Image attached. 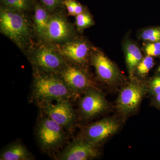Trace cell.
I'll use <instances>...</instances> for the list:
<instances>
[{
    "instance_id": "2",
    "label": "cell",
    "mask_w": 160,
    "mask_h": 160,
    "mask_svg": "<svg viewBox=\"0 0 160 160\" xmlns=\"http://www.w3.org/2000/svg\"><path fill=\"white\" fill-rule=\"evenodd\" d=\"M0 31L22 50L29 49L31 46V24L24 12L1 7Z\"/></svg>"
},
{
    "instance_id": "28",
    "label": "cell",
    "mask_w": 160,
    "mask_h": 160,
    "mask_svg": "<svg viewBox=\"0 0 160 160\" xmlns=\"http://www.w3.org/2000/svg\"><path fill=\"white\" fill-rule=\"evenodd\" d=\"M158 70H159V71L160 72V67H159V68Z\"/></svg>"
},
{
    "instance_id": "14",
    "label": "cell",
    "mask_w": 160,
    "mask_h": 160,
    "mask_svg": "<svg viewBox=\"0 0 160 160\" xmlns=\"http://www.w3.org/2000/svg\"><path fill=\"white\" fill-rule=\"evenodd\" d=\"M33 155L22 143L16 142L4 148L1 152V160H31Z\"/></svg>"
},
{
    "instance_id": "19",
    "label": "cell",
    "mask_w": 160,
    "mask_h": 160,
    "mask_svg": "<svg viewBox=\"0 0 160 160\" xmlns=\"http://www.w3.org/2000/svg\"><path fill=\"white\" fill-rule=\"evenodd\" d=\"M154 66L153 60L152 57L147 56L144 58L139 63L136 69L140 76H145Z\"/></svg>"
},
{
    "instance_id": "25",
    "label": "cell",
    "mask_w": 160,
    "mask_h": 160,
    "mask_svg": "<svg viewBox=\"0 0 160 160\" xmlns=\"http://www.w3.org/2000/svg\"><path fill=\"white\" fill-rule=\"evenodd\" d=\"M148 49H158L160 50V42H156L153 43L148 44L146 46V50Z\"/></svg>"
},
{
    "instance_id": "21",
    "label": "cell",
    "mask_w": 160,
    "mask_h": 160,
    "mask_svg": "<svg viewBox=\"0 0 160 160\" xmlns=\"http://www.w3.org/2000/svg\"><path fill=\"white\" fill-rule=\"evenodd\" d=\"M142 38L146 41L158 42L160 40V29L156 28L147 29L143 32Z\"/></svg>"
},
{
    "instance_id": "8",
    "label": "cell",
    "mask_w": 160,
    "mask_h": 160,
    "mask_svg": "<svg viewBox=\"0 0 160 160\" xmlns=\"http://www.w3.org/2000/svg\"><path fill=\"white\" fill-rule=\"evenodd\" d=\"M54 46L67 62L83 68H85L90 59L92 51L86 40L75 38L67 42Z\"/></svg>"
},
{
    "instance_id": "17",
    "label": "cell",
    "mask_w": 160,
    "mask_h": 160,
    "mask_svg": "<svg viewBox=\"0 0 160 160\" xmlns=\"http://www.w3.org/2000/svg\"><path fill=\"white\" fill-rule=\"evenodd\" d=\"M2 6L3 8L25 12L31 9L34 6V0H2Z\"/></svg>"
},
{
    "instance_id": "1",
    "label": "cell",
    "mask_w": 160,
    "mask_h": 160,
    "mask_svg": "<svg viewBox=\"0 0 160 160\" xmlns=\"http://www.w3.org/2000/svg\"><path fill=\"white\" fill-rule=\"evenodd\" d=\"M31 98L38 103L46 101H71L78 97L58 75L33 70Z\"/></svg>"
},
{
    "instance_id": "26",
    "label": "cell",
    "mask_w": 160,
    "mask_h": 160,
    "mask_svg": "<svg viewBox=\"0 0 160 160\" xmlns=\"http://www.w3.org/2000/svg\"><path fill=\"white\" fill-rule=\"evenodd\" d=\"M146 53L149 56H158L160 55V50L158 49H148L146 50Z\"/></svg>"
},
{
    "instance_id": "5",
    "label": "cell",
    "mask_w": 160,
    "mask_h": 160,
    "mask_svg": "<svg viewBox=\"0 0 160 160\" xmlns=\"http://www.w3.org/2000/svg\"><path fill=\"white\" fill-rule=\"evenodd\" d=\"M69 100L53 102H41L37 103L42 114L59 124L66 131L73 129L76 121V115Z\"/></svg>"
},
{
    "instance_id": "16",
    "label": "cell",
    "mask_w": 160,
    "mask_h": 160,
    "mask_svg": "<svg viewBox=\"0 0 160 160\" xmlns=\"http://www.w3.org/2000/svg\"><path fill=\"white\" fill-rule=\"evenodd\" d=\"M126 60L129 72L136 69L142 60V53L138 47L132 43H129L126 47Z\"/></svg>"
},
{
    "instance_id": "7",
    "label": "cell",
    "mask_w": 160,
    "mask_h": 160,
    "mask_svg": "<svg viewBox=\"0 0 160 160\" xmlns=\"http://www.w3.org/2000/svg\"><path fill=\"white\" fill-rule=\"evenodd\" d=\"M77 97L92 88H97L86 69L69 62L58 74Z\"/></svg>"
},
{
    "instance_id": "12",
    "label": "cell",
    "mask_w": 160,
    "mask_h": 160,
    "mask_svg": "<svg viewBox=\"0 0 160 160\" xmlns=\"http://www.w3.org/2000/svg\"><path fill=\"white\" fill-rule=\"evenodd\" d=\"M145 92L146 89L142 85L130 83L120 92L117 101L118 110L123 113L134 111L139 106Z\"/></svg>"
},
{
    "instance_id": "18",
    "label": "cell",
    "mask_w": 160,
    "mask_h": 160,
    "mask_svg": "<svg viewBox=\"0 0 160 160\" xmlns=\"http://www.w3.org/2000/svg\"><path fill=\"white\" fill-rule=\"evenodd\" d=\"M75 24L78 30L82 31L94 25V22L89 12L85 11L76 16Z\"/></svg>"
},
{
    "instance_id": "20",
    "label": "cell",
    "mask_w": 160,
    "mask_h": 160,
    "mask_svg": "<svg viewBox=\"0 0 160 160\" xmlns=\"http://www.w3.org/2000/svg\"><path fill=\"white\" fill-rule=\"evenodd\" d=\"M49 13L62 7L66 0H38Z\"/></svg>"
},
{
    "instance_id": "15",
    "label": "cell",
    "mask_w": 160,
    "mask_h": 160,
    "mask_svg": "<svg viewBox=\"0 0 160 160\" xmlns=\"http://www.w3.org/2000/svg\"><path fill=\"white\" fill-rule=\"evenodd\" d=\"M33 7L35 27L38 34L42 38L48 26L50 14L39 2H35Z\"/></svg>"
},
{
    "instance_id": "6",
    "label": "cell",
    "mask_w": 160,
    "mask_h": 160,
    "mask_svg": "<svg viewBox=\"0 0 160 160\" xmlns=\"http://www.w3.org/2000/svg\"><path fill=\"white\" fill-rule=\"evenodd\" d=\"M73 26L64 15L59 13L50 15L49 23L42 38L49 45L57 46L75 38Z\"/></svg>"
},
{
    "instance_id": "3",
    "label": "cell",
    "mask_w": 160,
    "mask_h": 160,
    "mask_svg": "<svg viewBox=\"0 0 160 160\" xmlns=\"http://www.w3.org/2000/svg\"><path fill=\"white\" fill-rule=\"evenodd\" d=\"M41 116L35 130L38 144L44 152L57 151L66 143V130L49 118Z\"/></svg>"
},
{
    "instance_id": "27",
    "label": "cell",
    "mask_w": 160,
    "mask_h": 160,
    "mask_svg": "<svg viewBox=\"0 0 160 160\" xmlns=\"http://www.w3.org/2000/svg\"><path fill=\"white\" fill-rule=\"evenodd\" d=\"M155 101L158 105L160 106V93L155 95Z\"/></svg>"
},
{
    "instance_id": "29",
    "label": "cell",
    "mask_w": 160,
    "mask_h": 160,
    "mask_svg": "<svg viewBox=\"0 0 160 160\" xmlns=\"http://www.w3.org/2000/svg\"><path fill=\"white\" fill-rule=\"evenodd\" d=\"M1 1H2V0H1Z\"/></svg>"
},
{
    "instance_id": "22",
    "label": "cell",
    "mask_w": 160,
    "mask_h": 160,
    "mask_svg": "<svg viewBox=\"0 0 160 160\" xmlns=\"http://www.w3.org/2000/svg\"><path fill=\"white\" fill-rule=\"evenodd\" d=\"M150 91L155 95L160 93V77L155 78L150 85Z\"/></svg>"
},
{
    "instance_id": "9",
    "label": "cell",
    "mask_w": 160,
    "mask_h": 160,
    "mask_svg": "<svg viewBox=\"0 0 160 160\" xmlns=\"http://www.w3.org/2000/svg\"><path fill=\"white\" fill-rule=\"evenodd\" d=\"M120 125L113 119L104 118L87 126L82 132L80 138L97 146L117 132Z\"/></svg>"
},
{
    "instance_id": "23",
    "label": "cell",
    "mask_w": 160,
    "mask_h": 160,
    "mask_svg": "<svg viewBox=\"0 0 160 160\" xmlns=\"http://www.w3.org/2000/svg\"><path fill=\"white\" fill-rule=\"evenodd\" d=\"M71 1L72 5L74 6L75 16L81 14L85 11V8L81 4L75 0H71Z\"/></svg>"
},
{
    "instance_id": "24",
    "label": "cell",
    "mask_w": 160,
    "mask_h": 160,
    "mask_svg": "<svg viewBox=\"0 0 160 160\" xmlns=\"http://www.w3.org/2000/svg\"><path fill=\"white\" fill-rule=\"evenodd\" d=\"M65 5L68 10V15L69 16H75L74 6L72 5L71 0H66Z\"/></svg>"
},
{
    "instance_id": "13",
    "label": "cell",
    "mask_w": 160,
    "mask_h": 160,
    "mask_svg": "<svg viewBox=\"0 0 160 160\" xmlns=\"http://www.w3.org/2000/svg\"><path fill=\"white\" fill-rule=\"evenodd\" d=\"M90 60L99 79L107 84L116 82L120 74L116 66L109 59L98 50L92 51Z\"/></svg>"
},
{
    "instance_id": "4",
    "label": "cell",
    "mask_w": 160,
    "mask_h": 160,
    "mask_svg": "<svg viewBox=\"0 0 160 160\" xmlns=\"http://www.w3.org/2000/svg\"><path fill=\"white\" fill-rule=\"evenodd\" d=\"M54 46L41 45L33 49L29 55L33 70L58 74L68 62Z\"/></svg>"
},
{
    "instance_id": "11",
    "label": "cell",
    "mask_w": 160,
    "mask_h": 160,
    "mask_svg": "<svg viewBox=\"0 0 160 160\" xmlns=\"http://www.w3.org/2000/svg\"><path fill=\"white\" fill-rule=\"evenodd\" d=\"M84 94L79 103V109L83 118H91L108 108V103L104 95L97 88L89 89Z\"/></svg>"
},
{
    "instance_id": "10",
    "label": "cell",
    "mask_w": 160,
    "mask_h": 160,
    "mask_svg": "<svg viewBox=\"0 0 160 160\" xmlns=\"http://www.w3.org/2000/svg\"><path fill=\"white\" fill-rule=\"evenodd\" d=\"M98 154L97 146L81 138L69 142L58 154V160H87L96 157Z\"/></svg>"
}]
</instances>
